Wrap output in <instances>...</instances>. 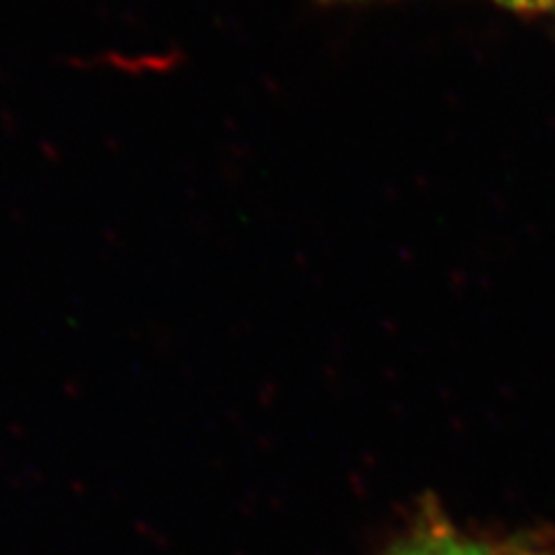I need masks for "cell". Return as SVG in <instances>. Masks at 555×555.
<instances>
[{"mask_svg":"<svg viewBox=\"0 0 555 555\" xmlns=\"http://www.w3.org/2000/svg\"><path fill=\"white\" fill-rule=\"evenodd\" d=\"M498 555H555V532L532 530L502 540Z\"/></svg>","mask_w":555,"mask_h":555,"instance_id":"cell-2","label":"cell"},{"mask_svg":"<svg viewBox=\"0 0 555 555\" xmlns=\"http://www.w3.org/2000/svg\"><path fill=\"white\" fill-rule=\"evenodd\" d=\"M500 3L512 5L516 10H534V12L555 10V0H500Z\"/></svg>","mask_w":555,"mask_h":555,"instance_id":"cell-3","label":"cell"},{"mask_svg":"<svg viewBox=\"0 0 555 555\" xmlns=\"http://www.w3.org/2000/svg\"><path fill=\"white\" fill-rule=\"evenodd\" d=\"M498 548L500 542L461 530L436 505H428L382 555H498Z\"/></svg>","mask_w":555,"mask_h":555,"instance_id":"cell-1","label":"cell"}]
</instances>
